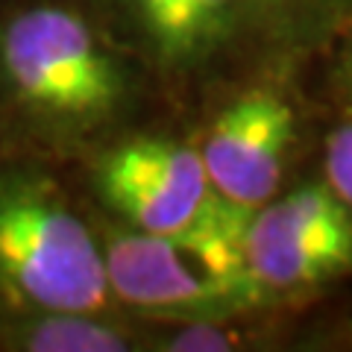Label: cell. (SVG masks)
Listing matches in <instances>:
<instances>
[{
	"label": "cell",
	"mask_w": 352,
	"mask_h": 352,
	"mask_svg": "<svg viewBox=\"0 0 352 352\" xmlns=\"http://www.w3.org/2000/svg\"><path fill=\"white\" fill-rule=\"evenodd\" d=\"M135 71L82 9L36 0L0 15V132L68 153L132 112Z\"/></svg>",
	"instance_id": "cell-1"
},
{
	"label": "cell",
	"mask_w": 352,
	"mask_h": 352,
	"mask_svg": "<svg viewBox=\"0 0 352 352\" xmlns=\"http://www.w3.org/2000/svg\"><path fill=\"white\" fill-rule=\"evenodd\" d=\"M0 311H115L100 235L27 159L0 162Z\"/></svg>",
	"instance_id": "cell-2"
},
{
	"label": "cell",
	"mask_w": 352,
	"mask_h": 352,
	"mask_svg": "<svg viewBox=\"0 0 352 352\" xmlns=\"http://www.w3.org/2000/svg\"><path fill=\"white\" fill-rule=\"evenodd\" d=\"M100 247L115 305L153 323H229L267 302L244 267L241 235L164 238L118 223Z\"/></svg>",
	"instance_id": "cell-3"
},
{
	"label": "cell",
	"mask_w": 352,
	"mask_h": 352,
	"mask_svg": "<svg viewBox=\"0 0 352 352\" xmlns=\"http://www.w3.org/2000/svg\"><path fill=\"white\" fill-rule=\"evenodd\" d=\"M91 182L120 223L150 235H241L250 217L212 188L200 150L173 138L115 141L94 159Z\"/></svg>",
	"instance_id": "cell-4"
},
{
	"label": "cell",
	"mask_w": 352,
	"mask_h": 352,
	"mask_svg": "<svg viewBox=\"0 0 352 352\" xmlns=\"http://www.w3.org/2000/svg\"><path fill=\"white\" fill-rule=\"evenodd\" d=\"M241 256L267 296L314 291L352 270V208L326 182L270 197L250 212Z\"/></svg>",
	"instance_id": "cell-5"
},
{
	"label": "cell",
	"mask_w": 352,
	"mask_h": 352,
	"mask_svg": "<svg viewBox=\"0 0 352 352\" xmlns=\"http://www.w3.org/2000/svg\"><path fill=\"white\" fill-rule=\"evenodd\" d=\"M296 138L291 100L270 85L235 94L197 147L212 188L244 212L276 197Z\"/></svg>",
	"instance_id": "cell-6"
},
{
	"label": "cell",
	"mask_w": 352,
	"mask_h": 352,
	"mask_svg": "<svg viewBox=\"0 0 352 352\" xmlns=\"http://www.w3.org/2000/svg\"><path fill=\"white\" fill-rule=\"evenodd\" d=\"M135 56L164 76L206 68L247 24L244 0H112Z\"/></svg>",
	"instance_id": "cell-7"
},
{
	"label": "cell",
	"mask_w": 352,
	"mask_h": 352,
	"mask_svg": "<svg viewBox=\"0 0 352 352\" xmlns=\"http://www.w3.org/2000/svg\"><path fill=\"white\" fill-rule=\"evenodd\" d=\"M147 335L115 311H0V349L6 352H129Z\"/></svg>",
	"instance_id": "cell-8"
},
{
	"label": "cell",
	"mask_w": 352,
	"mask_h": 352,
	"mask_svg": "<svg viewBox=\"0 0 352 352\" xmlns=\"http://www.w3.org/2000/svg\"><path fill=\"white\" fill-rule=\"evenodd\" d=\"M349 6L352 0H244L247 21L285 44L320 38Z\"/></svg>",
	"instance_id": "cell-9"
},
{
	"label": "cell",
	"mask_w": 352,
	"mask_h": 352,
	"mask_svg": "<svg viewBox=\"0 0 352 352\" xmlns=\"http://www.w3.org/2000/svg\"><path fill=\"white\" fill-rule=\"evenodd\" d=\"M326 185L352 208V118L326 138Z\"/></svg>",
	"instance_id": "cell-10"
},
{
	"label": "cell",
	"mask_w": 352,
	"mask_h": 352,
	"mask_svg": "<svg viewBox=\"0 0 352 352\" xmlns=\"http://www.w3.org/2000/svg\"><path fill=\"white\" fill-rule=\"evenodd\" d=\"M335 85L338 91L344 94V100L352 112V30L344 41V47H340V56H338V71H335Z\"/></svg>",
	"instance_id": "cell-11"
}]
</instances>
